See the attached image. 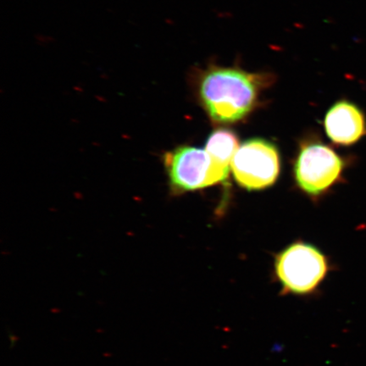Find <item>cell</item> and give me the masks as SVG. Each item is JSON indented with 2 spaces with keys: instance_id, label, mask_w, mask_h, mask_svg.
Here are the masks:
<instances>
[{
  "instance_id": "obj_7",
  "label": "cell",
  "mask_w": 366,
  "mask_h": 366,
  "mask_svg": "<svg viewBox=\"0 0 366 366\" xmlns=\"http://www.w3.org/2000/svg\"><path fill=\"white\" fill-rule=\"evenodd\" d=\"M238 149V141L233 132L219 130L210 135L205 150L211 159V185L224 182L230 171V165Z\"/></svg>"
},
{
  "instance_id": "obj_1",
  "label": "cell",
  "mask_w": 366,
  "mask_h": 366,
  "mask_svg": "<svg viewBox=\"0 0 366 366\" xmlns=\"http://www.w3.org/2000/svg\"><path fill=\"white\" fill-rule=\"evenodd\" d=\"M269 71H249L237 65L209 62L191 70L189 83L198 102L210 119L234 123L256 108L260 96L275 82Z\"/></svg>"
},
{
  "instance_id": "obj_4",
  "label": "cell",
  "mask_w": 366,
  "mask_h": 366,
  "mask_svg": "<svg viewBox=\"0 0 366 366\" xmlns=\"http://www.w3.org/2000/svg\"><path fill=\"white\" fill-rule=\"evenodd\" d=\"M163 164L171 194L178 195L211 186V159L205 149L180 146L165 152Z\"/></svg>"
},
{
  "instance_id": "obj_5",
  "label": "cell",
  "mask_w": 366,
  "mask_h": 366,
  "mask_svg": "<svg viewBox=\"0 0 366 366\" xmlns=\"http://www.w3.org/2000/svg\"><path fill=\"white\" fill-rule=\"evenodd\" d=\"M343 169V161L334 150L321 143H311L301 149L295 176L303 190L317 195L337 182Z\"/></svg>"
},
{
  "instance_id": "obj_3",
  "label": "cell",
  "mask_w": 366,
  "mask_h": 366,
  "mask_svg": "<svg viewBox=\"0 0 366 366\" xmlns=\"http://www.w3.org/2000/svg\"><path fill=\"white\" fill-rule=\"evenodd\" d=\"M231 166L236 181L242 187L264 189L275 182L278 176V152L265 140H249L238 147Z\"/></svg>"
},
{
  "instance_id": "obj_6",
  "label": "cell",
  "mask_w": 366,
  "mask_h": 366,
  "mask_svg": "<svg viewBox=\"0 0 366 366\" xmlns=\"http://www.w3.org/2000/svg\"><path fill=\"white\" fill-rule=\"evenodd\" d=\"M325 129L330 139L335 143L352 145L366 135L365 116L353 103L340 100L326 113Z\"/></svg>"
},
{
  "instance_id": "obj_2",
  "label": "cell",
  "mask_w": 366,
  "mask_h": 366,
  "mask_svg": "<svg viewBox=\"0 0 366 366\" xmlns=\"http://www.w3.org/2000/svg\"><path fill=\"white\" fill-rule=\"evenodd\" d=\"M329 271L325 255L303 242L290 245L274 262V276L283 296L308 298L318 295Z\"/></svg>"
}]
</instances>
